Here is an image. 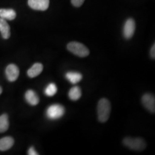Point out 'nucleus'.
Returning <instances> with one entry per match:
<instances>
[{
    "label": "nucleus",
    "mask_w": 155,
    "mask_h": 155,
    "mask_svg": "<svg viewBox=\"0 0 155 155\" xmlns=\"http://www.w3.org/2000/svg\"><path fill=\"white\" fill-rule=\"evenodd\" d=\"M111 112L110 102L106 98L99 101L97 106L98 120L101 122H105L109 120Z\"/></svg>",
    "instance_id": "obj_1"
},
{
    "label": "nucleus",
    "mask_w": 155,
    "mask_h": 155,
    "mask_svg": "<svg viewBox=\"0 0 155 155\" xmlns=\"http://www.w3.org/2000/svg\"><path fill=\"white\" fill-rule=\"evenodd\" d=\"M122 143L129 149L136 151H143L147 147V144L144 139L139 137H125L123 140Z\"/></svg>",
    "instance_id": "obj_2"
},
{
    "label": "nucleus",
    "mask_w": 155,
    "mask_h": 155,
    "mask_svg": "<svg viewBox=\"0 0 155 155\" xmlns=\"http://www.w3.org/2000/svg\"><path fill=\"white\" fill-rule=\"evenodd\" d=\"M67 48L70 52L81 58L86 57L90 54L89 49L84 45L77 41L69 43L67 45Z\"/></svg>",
    "instance_id": "obj_3"
},
{
    "label": "nucleus",
    "mask_w": 155,
    "mask_h": 155,
    "mask_svg": "<svg viewBox=\"0 0 155 155\" xmlns=\"http://www.w3.org/2000/svg\"><path fill=\"white\" fill-rule=\"evenodd\" d=\"M65 113V108L60 104H53L50 106L46 110V116L51 120L61 118Z\"/></svg>",
    "instance_id": "obj_4"
},
{
    "label": "nucleus",
    "mask_w": 155,
    "mask_h": 155,
    "mask_svg": "<svg viewBox=\"0 0 155 155\" xmlns=\"http://www.w3.org/2000/svg\"><path fill=\"white\" fill-rule=\"evenodd\" d=\"M141 101L145 108L152 113H155V96L150 93L144 94L142 97Z\"/></svg>",
    "instance_id": "obj_5"
},
{
    "label": "nucleus",
    "mask_w": 155,
    "mask_h": 155,
    "mask_svg": "<svg viewBox=\"0 0 155 155\" xmlns=\"http://www.w3.org/2000/svg\"><path fill=\"white\" fill-rule=\"evenodd\" d=\"M136 24L135 21L132 18H129L125 23L123 29V35L124 38L126 39H130L132 36L135 32Z\"/></svg>",
    "instance_id": "obj_6"
},
{
    "label": "nucleus",
    "mask_w": 155,
    "mask_h": 155,
    "mask_svg": "<svg viewBox=\"0 0 155 155\" xmlns=\"http://www.w3.org/2000/svg\"><path fill=\"white\" fill-rule=\"evenodd\" d=\"M28 5L34 10L44 11L48 8L50 0H28Z\"/></svg>",
    "instance_id": "obj_7"
},
{
    "label": "nucleus",
    "mask_w": 155,
    "mask_h": 155,
    "mask_svg": "<svg viewBox=\"0 0 155 155\" xmlns=\"http://www.w3.org/2000/svg\"><path fill=\"white\" fill-rule=\"evenodd\" d=\"M6 77L8 80L10 82H14L16 81L19 76V69L16 65L11 64L8 65L6 68Z\"/></svg>",
    "instance_id": "obj_8"
},
{
    "label": "nucleus",
    "mask_w": 155,
    "mask_h": 155,
    "mask_svg": "<svg viewBox=\"0 0 155 155\" xmlns=\"http://www.w3.org/2000/svg\"><path fill=\"white\" fill-rule=\"evenodd\" d=\"M25 98L29 105H37L39 102V96L32 90H28L25 94Z\"/></svg>",
    "instance_id": "obj_9"
},
{
    "label": "nucleus",
    "mask_w": 155,
    "mask_h": 155,
    "mask_svg": "<svg viewBox=\"0 0 155 155\" xmlns=\"http://www.w3.org/2000/svg\"><path fill=\"white\" fill-rule=\"evenodd\" d=\"M43 70V66L41 63H36L27 71L28 76L31 78L36 77L40 75Z\"/></svg>",
    "instance_id": "obj_10"
},
{
    "label": "nucleus",
    "mask_w": 155,
    "mask_h": 155,
    "mask_svg": "<svg viewBox=\"0 0 155 155\" xmlns=\"http://www.w3.org/2000/svg\"><path fill=\"white\" fill-rule=\"evenodd\" d=\"M65 77L67 80L72 84H77L82 79L83 76L80 72L74 71H68L65 74Z\"/></svg>",
    "instance_id": "obj_11"
},
{
    "label": "nucleus",
    "mask_w": 155,
    "mask_h": 155,
    "mask_svg": "<svg viewBox=\"0 0 155 155\" xmlns=\"http://www.w3.org/2000/svg\"><path fill=\"white\" fill-rule=\"evenodd\" d=\"M0 32L3 39H8L11 36L10 27L5 19L0 17Z\"/></svg>",
    "instance_id": "obj_12"
},
{
    "label": "nucleus",
    "mask_w": 155,
    "mask_h": 155,
    "mask_svg": "<svg viewBox=\"0 0 155 155\" xmlns=\"http://www.w3.org/2000/svg\"><path fill=\"white\" fill-rule=\"evenodd\" d=\"M14 144V139L11 137H5L0 139V150L5 151L9 150Z\"/></svg>",
    "instance_id": "obj_13"
},
{
    "label": "nucleus",
    "mask_w": 155,
    "mask_h": 155,
    "mask_svg": "<svg viewBox=\"0 0 155 155\" xmlns=\"http://www.w3.org/2000/svg\"><path fill=\"white\" fill-rule=\"evenodd\" d=\"M16 17V12L12 9H1L0 17L8 20H13Z\"/></svg>",
    "instance_id": "obj_14"
},
{
    "label": "nucleus",
    "mask_w": 155,
    "mask_h": 155,
    "mask_svg": "<svg viewBox=\"0 0 155 155\" xmlns=\"http://www.w3.org/2000/svg\"><path fill=\"white\" fill-rule=\"evenodd\" d=\"M82 95V91L81 88L77 86L72 87L71 89L69 90L68 92V97L72 101H75L80 99Z\"/></svg>",
    "instance_id": "obj_15"
},
{
    "label": "nucleus",
    "mask_w": 155,
    "mask_h": 155,
    "mask_svg": "<svg viewBox=\"0 0 155 155\" xmlns=\"http://www.w3.org/2000/svg\"><path fill=\"white\" fill-rule=\"evenodd\" d=\"M9 127L8 116L5 114L0 116V133L6 132Z\"/></svg>",
    "instance_id": "obj_16"
},
{
    "label": "nucleus",
    "mask_w": 155,
    "mask_h": 155,
    "mask_svg": "<svg viewBox=\"0 0 155 155\" xmlns=\"http://www.w3.org/2000/svg\"><path fill=\"white\" fill-rule=\"evenodd\" d=\"M58 91L57 86L55 83H51L48 84L45 90V94L47 97H53Z\"/></svg>",
    "instance_id": "obj_17"
},
{
    "label": "nucleus",
    "mask_w": 155,
    "mask_h": 155,
    "mask_svg": "<svg viewBox=\"0 0 155 155\" xmlns=\"http://www.w3.org/2000/svg\"><path fill=\"white\" fill-rule=\"evenodd\" d=\"M84 0H71L72 5L75 7H80L83 4Z\"/></svg>",
    "instance_id": "obj_18"
},
{
    "label": "nucleus",
    "mask_w": 155,
    "mask_h": 155,
    "mask_svg": "<svg viewBox=\"0 0 155 155\" xmlns=\"http://www.w3.org/2000/svg\"><path fill=\"white\" fill-rule=\"evenodd\" d=\"M28 154L29 155H39V153L35 150V148L33 147H31L28 151Z\"/></svg>",
    "instance_id": "obj_19"
},
{
    "label": "nucleus",
    "mask_w": 155,
    "mask_h": 155,
    "mask_svg": "<svg viewBox=\"0 0 155 155\" xmlns=\"http://www.w3.org/2000/svg\"><path fill=\"white\" fill-rule=\"evenodd\" d=\"M150 56L151 58L153 59H155V44L153 45V46L151 48L150 50Z\"/></svg>",
    "instance_id": "obj_20"
},
{
    "label": "nucleus",
    "mask_w": 155,
    "mask_h": 155,
    "mask_svg": "<svg viewBox=\"0 0 155 155\" xmlns=\"http://www.w3.org/2000/svg\"><path fill=\"white\" fill-rule=\"evenodd\" d=\"M2 89L0 87V94L2 93Z\"/></svg>",
    "instance_id": "obj_21"
}]
</instances>
